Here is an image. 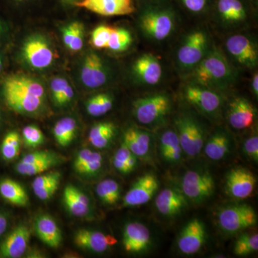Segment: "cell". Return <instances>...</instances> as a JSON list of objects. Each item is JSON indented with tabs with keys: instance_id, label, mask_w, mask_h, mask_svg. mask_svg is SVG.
<instances>
[{
	"instance_id": "35",
	"label": "cell",
	"mask_w": 258,
	"mask_h": 258,
	"mask_svg": "<svg viewBox=\"0 0 258 258\" xmlns=\"http://www.w3.org/2000/svg\"><path fill=\"white\" fill-rule=\"evenodd\" d=\"M134 42L132 32L122 27H113L106 50L114 53H121L129 50Z\"/></svg>"
},
{
	"instance_id": "43",
	"label": "cell",
	"mask_w": 258,
	"mask_h": 258,
	"mask_svg": "<svg viewBox=\"0 0 258 258\" xmlns=\"http://www.w3.org/2000/svg\"><path fill=\"white\" fill-rule=\"evenodd\" d=\"M113 28V26L108 25H100L94 28L91 35L92 47L98 50H106Z\"/></svg>"
},
{
	"instance_id": "28",
	"label": "cell",
	"mask_w": 258,
	"mask_h": 258,
	"mask_svg": "<svg viewBox=\"0 0 258 258\" xmlns=\"http://www.w3.org/2000/svg\"><path fill=\"white\" fill-rule=\"evenodd\" d=\"M103 157L100 153L89 149L80 151L75 159L74 166L76 172L82 175L93 176L101 171Z\"/></svg>"
},
{
	"instance_id": "11",
	"label": "cell",
	"mask_w": 258,
	"mask_h": 258,
	"mask_svg": "<svg viewBox=\"0 0 258 258\" xmlns=\"http://www.w3.org/2000/svg\"><path fill=\"white\" fill-rule=\"evenodd\" d=\"M20 53L25 63L35 70L48 69L57 58L50 42L41 35L28 37L22 45Z\"/></svg>"
},
{
	"instance_id": "40",
	"label": "cell",
	"mask_w": 258,
	"mask_h": 258,
	"mask_svg": "<svg viewBox=\"0 0 258 258\" xmlns=\"http://www.w3.org/2000/svg\"><path fill=\"white\" fill-rule=\"evenodd\" d=\"M234 253L237 256H246L253 253L258 249L257 234H242L236 240Z\"/></svg>"
},
{
	"instance_id": "27",
	"label": "cell",
	"mask_w": 258,
	"mask_h": 258,
	"mask_svg": "<svg viewBox=\"0 0 258 258\" xmlns=\"http://www.w3.org/2000/svg\"><path fill=\"white\" fill-rule=\"evenodd\" d=\"M159 150L161 157L167 162L176 164L181 161L184 152L175 128L166 129L161 134Z\"/></svg>"
},
{
	"instance_id": "46",
	"label": "cell",
	"mask_w": 258,
	"mask_h": 258,
	"mask_svg": "<svg viewBox=\"0 0 258 258\" xmlns=\"http://www.w3.org/2000/svg\"><path fill=\"white\" fill-rule=\"evenodd\" d=\"M84 44V27L81 22L76 21L74 37L69 47L71 52H79L83 48Z\"/></svg>"
},
{
	"instance_id": "3",
	"label": "cell",
	"mask_w": 258,
	"mask_h": 258,
	"mask_svg": "<svg viewBox=\"0 0 258 258\" xmlns=\"http://www.w3.org/2000/svg\"><path fill=\"white\" fill-rule=\"evenodd\" d=\"M238 76V70L214 44L208 55L186 78V81L223 93L235 86Z\"/></svg>"
},
{
	"instance_id": "16",
	"label": "cell",
	"mask_w": 258,
	"mask_h": 258,
	"mask_svg": "<svg viewBox=\"0 0 258 258\" xmlns=\"http://www.w3.org/2000/svg\"><path fill=\"white\" fill-rule=\"evenodd\" d=\"M159 182L157 176L152 173H147L140 176L123 198V206L128 208L141 206L149 203L158 189Z\"/></svg>"
},
{
	"instance_id": "31",
	"label": "cell",
	"mask_w": 258,
	"mask_h": 258,
	"mask_svg": "<svg viewBox=\"0 0 258 258\" xmlns=\"http://www.w3.org/2000/svg\"><path fill=\"white\" fill-rule=\"evenodd\" d=\"M0 196L15 206L25 207L29 203L28 195L25 188L18 181L8 178L0 180Z\"/></svg>"
},
{
	"instance_id": "12",
	"label": "cell",
	"mask_w": 258,
	"mask_h": 258,
	"mask_svg": "<svg viewBox=\"0 0 258 258\" xmlns=\"http://www.w3.org/2000/svg\"><path fill=\"white\" fill-rule=\"evenodd\" d=\"M181 192L190 201L202 203L212 196L215 179L208 171L194 169L186 171L181 179Z\"/></svg>"
},
{
	"instance_id": "42",
	"label": "cell",
	"mask_w": 258,
	"mask_h": 258,
	"mask_svg": "<svg viewBox=\"0 0 258 258\" xmlns=\"http://www.w3.org/2000/svg\"><path fill=\"white\" fill-rule=\"evenodd\" d=\"M62 159H51L32 165H20L17 164L15 166V170L18 174L23 176L39 175L58 164Z\"/></svg>"
},
{
	"instance_id": "26",
	"label": "cell",
	"mask_w": 258,
	"mask_h": 258,
	"mask_svg": "<svg viewBox=\"0 0 258 258\" xmlns=\"http://www.w3.org/2000/svg\"><path fill=\"white\" fill-rule=\"evenodd\" d=\"M63 202L70 213L75 217L87 216L91 211L89 199L74 185L69 184L64 188Z\"/></svg>"
},
{
	"instance_id": "41",
	"label": "cell",
	"mask_w": 258,
	"mask_h": 258,
	"mask_svg": "<svg viewBox=\"0 0 258 258\" xmlns=\"http://www.w3.org/2000/svg\"><path fill=\"white\" fill-rule=\"evenodd\" d=\"M179 8L195 16L210 13L212 0H174Z\"/></svg>"
},
{
	"instance_id": "14",
	"label": "cell",
	"mask_w": 258,
	"mask_h": 258,
	"mask_svg": "<svg viewBox=\"0 0 258 258\" xmlns=\"http://www.w3.org/2000/svg\"><path fill=\"white\" fill-rule=\"evenodd\" d=\"M134 81L145 87L157 86L164 76V68L161 58L152 52L138 56L132 66Z\"/></svg>"
},
{
	"instance_id": "9",
	"label": "cell",
	"mask_w": 258,
	"mask_h": 258,
	"mask_svg": "<svg viewBox=\"0 0 258 258\" xmlns=\"http://www.w3.org/2000/svg\"><path fill=\"white\" fill-rule=\"evenodd\" d=\"M183 152L190 157H195L203 150L205 143L203 125L196 117L189 113H181L174 122Z\"/></svg>"
},
{
	"instance_id": "32",
	"label": "cell",
	"mask_w": 258,
	"mask_h": 258,
	"mask_svg": "<svg viewBox=\"0 0 258 258\" xmlns=\"http://www.w3.org/2000/svg\"><path fill=\"white\" fill-rule=\"evenodd\" d=\"M115 133L116 127L113 122H100L93 125L90 130L88 141L97 149H105L111 144Z\"/></svg>"
},
{
	"instance_id": "2",
	"label": "cell",
	"mask_w": 258,
	"mask_h": 258,
	"mask_svg": "<svg viewBox=\"0 0 258 258\" xmlns=\"http://www.w3.org/2000/svg\"><path fill=\"white\" fill-rule=\"evenodd\" d=\"M2 96L8 108L20 114H42L46 107L42 83L28 75H10L2 84Z\"/></svg>"
},
{
	"instance_id": "33",
	"label": "cell",
	"mask_w": 258,
	"mask_h": 258,
	"mask_svg": "<svg viewBox=\"0 0 258 258\" xmlns=\"http://www.w3.org/2000/svg\"><path fill=\"white\" fill-rule=\"evenodd\" d=\"M50 88L52 101L57 107L66 106L72 101L74 97V88L64 78H54L51 81Z\"/></svg>"
},
{
	"instance_id": "50",
	"label": "cell",
	"mask_w": 258,
	"mask_h": 258,
	"mask_svg": "<svg viewBox=\"0 0 258 258\" xmlns=\"http://www.w3.org/2000/svg\"><path fill=\"white\" fill-rule=\"evenodd\" d=\"M251 88H252V93L254 96L257 97L258 96V74L257 71L254 73L252 76V80H251Z\"/></svg>"
},
{
	"instance_id": "51",
	"label": "cell",
	"mask_w": 258,
	"mask_h": 258,
	"mask_svg": "<svg viewBox=\"0 0 258 258\" xmlns=\"http://www.w3.org/2000/svg\"><path fill=\"white\" fill-rule=\"evenodd\" d=\"M12 3L16 5H28L31 4L36 0H9Z\"/></svg>"
},
{
	"instance_id": "30",
	"label": "cell",
	"mask_w": 258,
	"mask_h": 258,
	"mask_svg": "<svg viewBox=\"0 0 258 258\" xmlns=\"http://www.w3.org/2000/svg\"><path fill=\"white\" fill-rule=\"evenodd\" d=\"M60 180L61 174L58 171L39 174L32 181L34 194L42 201L50 200L58 189Z\"/></svg>"
},
{
	"instance_id": "6",
	"label": "cell",
	"mask_w": 258,
	"mask_h": 258,
	"mask_svg": "<svg viewBox=\"0 0 258 258\" xmlns=\"http://www.w3.org/2000/svg\"><path fill=\"white\" fill-rule=\"evenodd\" d=\"M172 98L160 91L137 98L133 103V114L140 124L157 127L165 123L172 110Z\"/></svg>"
},
{
	"instance_id": "5",
	"label": "cell",
	"mask_w": 258,
	"mask_h": 258,
	"mask_svg": "<svg viewBox=\"0 0 258 258\" xmlns=\"http://www.w3.org/2000/svg\"><path fill=\"white\" fill-rule=\"evenodd\" d=\"M213 23L227 34L241 32L253 16L252 0H212L210 13Z\"/></svg>"
},
{
	"instance_id": "21",
	"label": "cell",
	"mask_w": 258,
	"mask_h": 258,
	"mask_svg": "<svg viewBox=\"0 0 258 258\" xmlns=\"http://www.w3.org/2000/svg\"><path fill=\"white\" fill-rule=\"evenodd\" d=\"M30 238L27 226H17L0 243V257L18 258L26 252Z\"/></svg>"
},
{
	"instance_id": "10",
	"label": "cell",
	"mask_w": 258,
	"mask_h": 258,
	"mask_svg": "<svg viewBox=\"0 0 258 258\" xmlns=\"http://www.w3.org/2000/svg\"><path fill=\"white\" fill-rule=\"evenodd\" d=\"M257 222V214L253 208L245 204L225 207L217 214L219 227L230 235L253 227Z\"/></svg>"
},
{
	"instance_id": "36",
	"label": "cell",
	"mask_w": 258,
	"mask_h": 258,
	"mask_svg": "<svg viewBox=\"0 0 258 258\" xmlns=\"http://www.w3.org/2000/svg\"><path fill=\"white\" fill-rule=\"evenodd\" d=\"M114 99L111 94L101 93L95 95L86 102V108L88 114L92 116H101L113 108Z\"/></svg>"
},
{
	"instance_id": "8",
	"label": "cell",
	"mask_w": 258,
	"mask_h": 258,
	"mask_svg": "<svg viewBox=\"0 0 258 258\" xmlns=\"http://www.w3.org/2000/svg\"><path fill=\"white\" fill-rule=\"evenodd\" d=\"M222 92L186 81L182 86L185 101L208 117H216L224 105Z\"/></svg>"
},
{
	"instance_id": "19",
	"label": "cell",
	"mask_w": 258,
	"mask_h": 258,
	"mask_svg": "<svg viewBox=\"0 0 258 258\" xmlns=\"http://www.w3.org/2000/svg\"><path fill=\"white\" fill-rule=\"evenodd\" d=\"M122 244L123 248L129 253L146 252L152 245L150 230L142 222H128L123 229Z\"/></svg>"
},
{
	"instance_id": "37",
	"label": "cell",
	"mask_w": 258,
	"mask_h": 258,
	"mask_svg": "<svg viewBox=\"0 0 258 258\" xmlns=\"http://www.w3.org/2000/svg\"><path fill=\"white\" fill-rule=\"evenodd\" d=\"M137 163L138 158L122 143L113 156V164L115 169L121 174H130L137 167Z\"/></svg>"
},
{
	"instance_id": "47",
	"label": "cell",
	"mask_w": 258,
	"mask_h": 258,
	"mask_svg": "<svg viewBox=\"0 0 258 258\" xmlns=\"http://www.w3.org/2000/svg\"><path fill=\"white\" fill-rule=\"evenodd\" d=\"M244 152L251 160L257 162L258 161V137L254 134L246 139L243 145Z\"/></svg>"
},
{
	"instance_id": "23",
	"label": "cell",
	"mask_w": 258,
	"mask_h": 258,
	"mask_svg": "<svg viewBox=\"0 0 258 258\" xmlns=\"http://www.w3.org/2000/svg\"><path fill=\"white\" fill-rule=\"evenodd\" d=\"M186 197L181 191L172 188L161 190L155 200L157 211L166 217H174L187 208Z\"/></svg>"
},
{
	"instance_id": "45",
	"label": "cell",
	"mask_w": 258,
	"mask_h": 258,
	"mask_svg": "<svg viewBox=\"0 0 258 258\" xmlns=\"http://www.w3.org/2000/svg\"><path fill=\"white\" fill-rule=\"evenodd\" d=\"M61 156L51 151L42 150L37 152L30 153L26 154L22 158L21 160L19 161L18 164L20 165H32V164H37L51 159H62Z\"/></svg>"
},
{
	"instance_id": "18",
	"label": "cell",
	"mask_w": 258,
	"mask_h": 258,
	"mask_svg": "<svg viewBox=\"0 0 258 258\" xmlns=\"http://www.w3.org/2000/svg\"><path fill=\"white\" fill-rule=\"evenodd\" d=\"M256 182L257 179L250 171L239 166L233 168L227 173L226 189L232 198L243 200L249 198L253 193Z\"/></svg>"
},
{
	"instance_id": "25",
	"label": "cell",
	"mask_w": 258,
	"mask_h": 258,
	"mask_svg": "<svg viewBox=\"0 0 258 258\" xmlns=\"http://www.w3.org/2000/svg\"><path fill=\"white\" fill-rule=\"evenodd\" d=\"M34 230L42 242L52 248H57L62 242V232L57 222L46 214L40 215L34 221Z\"/></svg>"
},
{
	"instance_id": "15",
	"label": "cell",
	"mask_w": 258,
	"mask_h": 258,
	"mask_svg": "<svg viewBox=\"0 0 258 258\" xmlns=\"http://www.w3.org/2000/svg\"><path fill=\"white\" fill-rule=\"evenodd\" d=\"M74 8L103 17L125 16L136 11L135 0H80Z\"/></svg>"
},
{
	"instance_id": "39",
	"label": "cell",
	"mask_w": 258,
	"mask_h": 258,
	"mask_svg": "<svg viewBox=\"0 0 258 258\" xmlns=\"http://www.w3.org/2000/svg\"><path fill=\"white\" fill-rule=\"evenodd\" d=\"M21 148V138L20 134L15 131L5 135L0 146V153L4 160L10 161L16 159Z\"/></svg>"
},
{
	"instance_id": "38",
	"label": "cell",
	"mask_w": 258,
	"mask_h": 258,
	"mask_svg": "<svg viewBox=\"0 0 258 258\" xmlns=\"http://www.w3.org/2000/svg\"><path fill=\"white\" fill-rule=\"evenodd\" d=\"M96 191L100 200L107 205H113L119 201L120 186L115 180H103L97 185Z\"/></svg>"
},
{
	"instance_id": "22",
	"label": "cell",
	"mask_w": 258,
	"mask_h": 258,
	"mask_svg": "<svg viewBox=\"0 0 258 258\" xmlns=\"http://www.w3.org/2000/svg\"><path fill=\"white\" fill-rule=\"evenodd\" d=\"M76 245L96 253L106 252L110 247L117 243L113 236L105 235L99 231L81 229L74 236Z\"/></svg>"
},
{
	"instance_id": "53",
	"label": "cell",
	"mask_w": 258,
	"mask_h": 258,
	"mask_svg": "<svg viewBox=\"0 0 258 258\" xmlns=\"http://www.w3.org/2000/svg\"><path fill=\"white\" fill-rule=\"evenodd\" d=\"M60 2L61 5H63V6H71L74 7L75 4L78 2H79L80 0H58Z\"/></svg>"
},
{
	"instance_id": "48",
	"label": "cell",
	"mask_w": 258,
	"mask_h": 258,
	"mask_svg": "<svg viewBox=\"0 0 258 258\" xmlns=\"http://www.w3.org/2000/svg\"><path fill=\"white\" fill-rule=\"evenodd\" d=\"M75 27H76V21L71 22L69 25L64 27L62 30V39L64 45L67 48H69L71 42H72L73 37H74Z\"/></svg>"
},
{
	"instance_id": "20",
	"label": "cell",
	"mask_w": 258,
	"mask_h": 258,
	"mask_svg": "<svg viewBox=\"0 0 258 258\" xmlns=\"http://www.w3.org/2000/svg\"><path fill=\"white\" fill-rule=\"evenodd\" d=\"M255 108L244 97L233 98L229 103L227 121L236 130H244L254 124L256 118Z\"/></svg>"
},
{
	"instance_id": "52",
	"label": "cell",
	"mask_w": 258,
	"mask_h": 258,
	"mask_svg": "<svg viewBox=\"0 0 258 258\" xmlns=\"http://www.w3.org/2000/svg\"><path fill=\"white\" fill-rule=\"evenodd\" d=\"M5 33H6V28L2 19L0 18V44L4 39Z\"/></svg>"
},
{
	"instance_id": "17",
	"label": "cell",
	"mask_w": 258,
	"mask_h": 258,
	"mask_svg": "<svg viewBox=\"0 0 258 258\" xmlns=\"http://www.w3.org/2000/svg\"><path fill=\"white\" fill-rule=\"evenodd\" d=\"M206 239L205 224L200 219H191L180 232L177 240L178 248L184 254L197 253L203 247Z\"/></svg>"
},
{
	"instance_id": "34",
	"label": "cell",
	"mask_w": 258,
	"mask_h": 258,
	"mask_svg": "<svg viewBox=\"0 0 258 258\" xmlns=\"http://www.w3.org/2000/svg\"><path fill=\"white\" fill-rule=\"evenodd\" d=\"M77 128V122L74 118L66 117L59 120L53 128L56 142L62 147H67L74 142Z\"/></svg>"
},
{
	"instance_id": "13",
	"label": "cell",
	"mask_w": 258,
	"mask_h": 258,
	"mask_svg": "<svg viewBox=\"0 0 258 258\" xmlns=\"http://www.w3.org/2000/svg\"><path fill=\"white\" fill-rule=\"evenodd\" d=\"M111 78V68L103 57L95 52L85 55L80 70V79L85 87L98 89L106 86Z\"/></svg>"
},
{
	"instance_id": "4",
	"label": "cell",
	"mask_w": 258,
	"mask_h": 258,
	"mask_svg": "<svg viewBox=\"0 0 258 258\" xmlns=\"http://www.w3.org/2000/svg\"><path fill=\"white\" fill-rule=\"evenodd\" d=\"M211 35L206 28L195 27L180 38L174 54V66L181 76H188L213 47Z\"/></svg>"
},
{
	"instance_id": "7",
	"label": "cell",
	"mask_w": 258,
	"mask_h": 258,
	"mask_svg": "<svg viewBox=\"0 0 258 258\" xmlns=\"http://www.w3.org/2000/svg\"><path fill=\"white\" fill-rule=\"evenodd\" d=\"M227 60L237 70H254L257 67V42L242 31L229 34L222 49Z\"/></svg>"
},
{
	"instance_id": "54",
	"label": "cell",
	"mask_w": 258,
	"mask_h": 258,
	"mask_svg": "<svg viewBox=\"0 0 258 258\" xmlns=\"http://www.w3.org/2000/svg\"><path fill=\"white\" fill-rule=\"evenodd\" d=\"M3 67H4V59H3V56L0 52V74H1L2 71H3Z\"/></svg>"
},
{
	"instance_id": "1",
	"label": "cell",
	"mask_w": 258,
	"mask_h": 258,
	"mask_svg": "<svg viewBox=\"0 0 258 258\" xmlns=\"http://www.w3.org/2000/svg\"><path fill=\"white\" fill-rule=\"evenodd\" d=\"M137 27L142 37L152 45L171 40L181 24L179 8L174 0H135Z\"/></svg>"
},
{
	"instance_id": "24",
	"label": "cell",
	"mask_w": 258,
	"mask_h": 258,
	"mask_svg": "<svg viewBox=\"0 0 258 258\" xmlns=\"http://www.w3.org/2000/svg\"><path fill=\"white\" fill-rule=\"evenodd\" d=\"M123 144L137 158L147 159L151 152L152 137L147 130L130 126L123 132Z\"/></svg>"
},
{
	"instance_id": "49",
	"label": "cell",
	"mask_w": 258,
	"mask_h": 258,
	"mask_svg": "<svg viewBox=\"0 0 258 258\" xmlns=\"http://www.w3.org/2000/svg\"><path fill=\"white\" fill-rule=\"evenodd\" d=\"M9 225V219L6 212L0 210V237L4 235Z\"/></svg>"
},
{
	"instance_id": "44",
	"label": "cell",
	"mask_w": 258,
	"mask_h": 258,
	"mask_svg": "<svg viewBox=\"0 0 258 258\" xmlns=\"http://www.w3.org/2000/svg\"><path fill=\"white\" fill-rule=\"evenodd\" d=\"M22 136L24 143L28 148H36L45 142V136L37 125H29L24 127Z\"/></svg>"
},
{
	"instance_id": "29",
	"label": "cell",
	"mask_w": 258,
	"mask_h": 258,
	"mask_svg": "<svg viewBox=\"0 0 258 258\" xmlns=\"http://www.w3.org/2000/svg\"><path fill=\"white\" fill-rule=\"evenodd\" d=\"M207 157L212 161H220L230 152L231 142L227 132L219 129L210 136L204 144Z\"/></svg>"
}]
</instances>
